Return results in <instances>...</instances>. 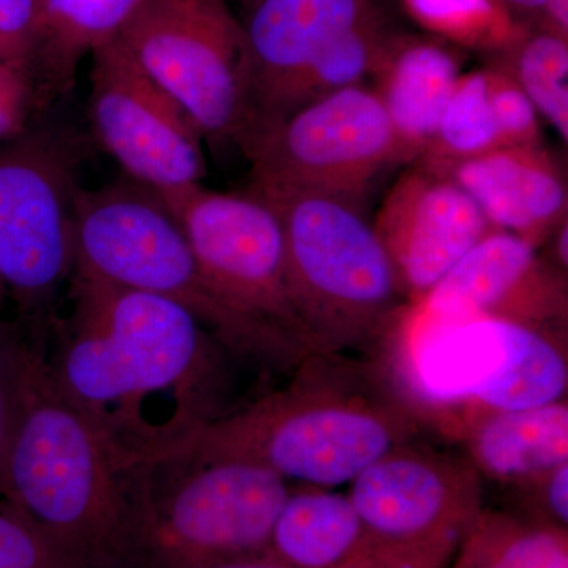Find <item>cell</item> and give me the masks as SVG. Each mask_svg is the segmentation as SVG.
Returning a JSON list of instances; mask_svg holds the SVG:
<instances>
[{"label":"cell","instance_id":"cell-1","mask_svg":"<svg viewBox=\"0 0 568 568\" xmlns=\"http://www.w3.org/2000/svg\"><path fill=\"white\" fill-rule=\"evenodd\" d=\"M73 310L50 321L47 349L63 394L151 462L162 448L152 399L168 396L200 428L226 416L237 361L178 302L71 268Z\"/></svg>","mask_w":568,"mask_h":568},{"label":"cell","instance_id":"cell-2","mask_svg":"<svg viewBox=\"0 0 568 568\" xmlns=\"http://www.w3.org/2000/svg\"><path fill=\"white\" fill-rule=\"evenodd\" d=\"M13 426L3 499L24 508L88 568H133L151 462L63 394L39 328L7 327Z\"/></svg>","mask_w":568,"mask_h":568},{"label":"cell","instance_id":"cell-3","mask_svg":"<svg viewBox=\"0 0 568 568\" xmlns=\"http://www.w3.org/2000/svg\"><path fill=\"white\" fill-rule=\"evenodd\" d=\"M424 417L395 376L353 355L310 354L280 390L194 429L171 459H235L290 484L336 488L402 444Z\"/></svg>","mask_w":568,"mask_h":568},{"label":"cell","instance_id":"cell-4","mask_svg":"<svg viewBox=\"0 0 568 568\" xmlns=\"http://www.w3.org/2000/svg\"><path fill=\"white\" fill-rule=\"evenodd\" d=\"M254 193L282 222L287 282L315 353L386 349L409 301L361 205L325 194Z\"/></svg>","mask_w":568,"mask_h":568},{"label":"cell","instance_id":"cell-5","mask_svg":"<svg viewBox=\"0 0 568 568\" xmlns=\"http://www.w3.org/2000/svg\"><path fill=\"white\" fill-rule=\"evenodd\" d=\"M73 244V268L178 302L239 364L293 373L306 357L213 293L173 213L148 186L132 181L78 190Z\"/></svg>","mask_w":568,"mask_h":568},{"label":"cell","instance_id":"cell-6","mask_svg":"<svg viewBox=\"0 0 568 568\" xmlns=\"http://www.w3.org/2000/svg\"><path fill=\"white\" fill-rule=\"evenodd\" d=\"M291 484L235 459H166L153 469L133 568H212L267 555Z\"/></svg>","mask_w":568,"mask_h":568},{"label":"cell","instance_id":"cell-7","mask_svg":"<svg viewBox=\"0 0 568 568\" xmlns=\"http://www.w3.org/2000/svg\"><path fill=\"white\" fill-rule=\"evenodd\" d=\"M567 331L499 320L433 328L407 355L410 388L448 433L489 414L566 399Z\"/></svg>","mask_w":568,"mask_h":568},{"label":"cell","instance_id":"cell-8","mask_svg":"<svg viewBox=\"0 0 568 568\" xmlns=\"http://www.w3.org/2000/svg\"><path fill=\"white\" fill-rule=\"evenodd\" d=\"M155 193L181 226L213 293L237 315L316 354L291 294L275 209L252 190L219 193L201 183Z\"/></svg>","mask_w":568,"mask_h":568},{"label":"cell","instance_id":"cell-9","mask_svg":"<svg viewBox=\"0 0 568 568\" xmlns=\"http://www.w3.org/2000/svg\"><path fill=\"white\" fill-rule=\"evenodd\" d=\"M481 481L465 455L416 439L366 467L347 496L381 568H446L485 507Z\"/></svg>","mask_w":568,"mask_h":568},{"label":"cell","instance_id":"cell-10","mask_svg":"<svg viewBox=\"0 0 568 568\" xmlns=\"http://www.w3.org/2000/svg\"><path fill=\"white\" fill-rule=\"evenodd\" d=\"M115 39L204 136L241 141L246 40L227 0H144Z\"/></svg>","mask_w":568,"mask_h":568},{"label":"cell","instance_id":"cell-11","mask_svg":"<svg viewBox=\"0 0 568 568\" xmlns=\"http://www.w3.org/2000/svg\"><path fill=\"white\" fill-rule=\"evenodd\" d=\"M261 193H313L361 205L388 168L410 160L379 95L364 84L291 112L246 152Z\"/></svg>","mask_w":568,"mask_h":568},{"label":"cell","instance_id":"cell-12","mask_svg":"<svg viewBox=\"0 0 568 568\" xmlns=\"http://www.w3.org/2000/svg\"><path fill=\"white\" fill-rule=\"evenodd\" d=\"M73 151L67 138L39 126L0 144V282L41 327L73 268Z\"/></svg>","mask_w":568,"mask_h":568},{"label":"cell","instance_id":"cell-13","mask_svg":"<svg viewBox=\"0 0 568 568\" xmlns=\"http://www.w3.org/2000/svg\"><path fill=\"white\" fill-rule=\"evenodd\" d=\"M93 133L133 182L153 192L201 183L204 134L118 39L92 52Z\"/></svg>","mask_w":568,"mask_h":568},{"label":"cell","instance_id":"cell-14","mask_svg":"<svg viewBox=\"0 0 568 568\" xmlns=\"http://www.w3.org/2000/svg\"><path fill=\"white\" fill-rule=\"evenodd\" d=\"M567 278L537 246L493 231L409 306L399 331L425 332L474 320H499L567 331Z\"/></svg>","mask_w":568,"mask_h":568},{"label":"cell","instance_id":"cell-15","mask_svg":"<svg viewBox=\"0 0 568 568\" xmlns=\"http://www.w3.org/2000/svg\"><path fill=\"white\" fill-rule=\"evenodd\" d=\"M373 226L409 306L424 301L467 252L496 231L454 179L426 163L395 183Z\"/></svg>","mask_w":568,"mask_h":568},{"label":"cell","instance_id":"cell-16","mask_svg":"<svg viewBox=\"0 0 568 568\" xmlns=\"http://www.w3.org/2000/svg\"><path fill=\"white\" fill-rule=\"evenodd\" d=\"M375 11L369 0H260L248 10L245 123L239 141L244 152L265 132L297 74Z\"/></svg>","mask_w":568,"mask_h":568},{"label":"cell","instance_id":"cell-17","mask_svg":"<svg viewBox=\"0 0 568 568\" xmlns=\"http://www.w3.org/2000/svg\"><path fill=\"white\" fill-rule=\"evenodd\" d=\"M424 163L454 179L496 230L518 235L537 248L567 220L566 181L540 145Z\"/></svg>","mask_w":568,"mask_h":568},{"label":"cell","instance_id":"cell-18","mask_svg":"<svg viewBox=\"0 0 568 568\" xmlns=\"http://www.w3.org/2000/svg\"><path fill=\"white\" fill-rule=\"evenodd\" d=\"M267 556L291 568H381L349 496L310 485L291 487Z\"/></svg>","mask_w":568,"mask_h":568},{"label":"cell","instance_id":"cell-19","mask_svg":"<svg viewBox=\"0 0 568 568\" xmlns=\"http://www.w3.org/2000/svg\"><path fill=\"white\" fill-rule=\"evenodd\" d=\"M459 437L481 480L523 488L568 463V403L489 414L467 425Z\"/></svg>","mask_w":568,"mask_h":568},{"label":"cell","instance_id":"cell-20","mask_svg":"<svg viewBox=\"0 0 568 568\" xmlns=\"http://www.w3.org/2000/svg\"><path fill=\"white\" fill-rule=\"evenodd\" d=\"M462 74L457 55L428 40L398 39L377 70V95L410 160L435 141Z\"/></svg>","mask_w":568,"mask_h":568},{"label":"cell","instance_id":"cell-21","mask_svg":"<svg viewBox=\"0 0 568 568\" xmlns=\"http://www.w3.org/2000/svg\"><path fill=\"white\" fill-rule=\"evenodd\" d=\"M36 67L55 99L73 88L82 58L114 40L144 0H36Z\"/></svg>","mask_w":568,"mask_h":568},{"label":"cell","instance_id":"cell-22","mask_svg":"<svg viewBox=\"0 0 568 568\" xmlns=\"http://www.w3.org/2000/svg\"><path fill=\"white\" fill-rule=\"evenodd\" d=\"M396 41L398 37L388 31L386 22L381 20L376 11L355 24L353 29L332 41L323 52H320L315 61L310 62L291 82L282 100L276 104L274 118L264 133L305 104L331 93L364 84L366 77H375Z\"/></svg>","mask_w":568,"mask_h":568},{"label":"cell","instance_id":"cell-23","mask_svg":"<svg viewBox=\"0 0 568 568\" xmlns=\"http://www.w3.org/2000/svg\"><path fill=\"white\" fill-rule=\"evenodd\" d=\"M450 568H568V530L481 508Z\"/></svg>","mask_w":568,"mask_h":568},{"label":"cell","instance_id":"cell-24","mask_svg":"<svg viewBox=\"0 0 568 568\" xmlns=\"http://www.w3.org/2000/svg\"><path fill=\"white\" fill-rule=\"evenodd\" d=\"M506 70L528 95L538 114L568 141V43L567 37L544 29L521 32L503 50Z\"/></svg>","mask_w":568,"mask_h":568},{"label":"cell","instance_id":"cell-25","mask_svg":"<svg viewBox=\"0 0 568 568\" xmlns=\"http://www.w3.org/2000/svg\"><path fill=\"white\" fill-rule=\"evenodd\" d=\"M495 149L500 145L489 102L488 69L462 74L424 160L457 162Z\"/></svg>","mask_w":568,"mask_h":568},{"label":"cell","instance_id":"cell-26","mask_svg":"<svg viewBox=\"0 0 568 568\" xmlns=\"http://www.w3.org/2000/svg\"><path fill=\"white\" fill-rule=\"evenodd\" d=\"M406 3L425 28L467 47L503 51L523 32L496 0H406Z\"/></svg>","mask_w":568,"mask_h":568},{"label":"cell","instance_id":"cell-27","mask_svg":"<svg viewBox=\"0 0 568 568\" xmlns=\"http://www.w3.org/2000/svg\"><path fill=\"white\" fill-rule=\"evenodd\" d=\"M0 568H88L54 534L9 499L0 500Z\"/></svg>","mask_w":568,"mask_h":568},{"label":"cell","instance_id":"cell-28","mask_svg":"<svg viewBox=\"0 0 568 568\" xmlns=\"http://www.w3.org/2000/svg\"><path fill=\"white\" fill-rule=\"evenodd\" d=\"M55 100L32 65L0 61V144L32 130Z\"/></svg>","mask_w":568,"mask_h":568},{"label":"cell","instance_id":"cell-29","mask_svg":"<svg viewBox=\"0 0 568 568\" xmlns=\"http://www.w3.org/2000/svg\"><path fill=\"white\" fill-rule=\"evenodd\" d=\"M489 102L495 114L500 148L540 145L538 112L517 81L500 69H488Z\"/></svg>","mask_w":568,"mask_h":568},{"label":"cell","instance_id":"cell-30","mask_svg":"<svg viewBox=\"0 0 568 568\" xmlns=\"http://www.w3.org/2000/svg\"><path fill=\"white\" fill-rule=\"evenodd\" d=\"M514 491L523 507L519 515L568 530V463Z\"/></svg>","mask_w":568,"mask_h":568},{"label":"cell","instance_id":"cell-31","mask_svg":"<svg viewBox=\"0 0 568 568\" xmlns=\"http://www.w3.org/2000/svg\"><path fill=\"white\" fill-rule=\"evenodd\" d=\"M36 52V0H0V61L29 63L37 70Z\"/></svg>","mask_w":568,"mask_h":568},{"label":"cell","instance_id":"cell-32","mask_svg":"<svg viewBox=\"0 0 568 568\" xmlns=\"http://www.w3.org/2000/svg\"><path fill=\"white\" fill-rule=\"evenodd\" d=\"M11 426H13V383L7 327H0V497L6 496V466L9 454Z\"/></svg>","mask_w":568,"mask_h":568},{"label":"cell","instance_id":"cell-33","mask_svg":"<svg viewBox=\"0 0 568 568\" xmlns=\"http://www.w3.org/2000/svg\"><path fill=\"white\" fill-rule=\"evenodd\" d=\"M544 17L547 18V29H549V31L567 37L568 0H548L547 10H545Z\"/></svg>","mask_w":568,"mask_h":568},{"label":"cell","instance_id":"cell-34","mask_svg":"<svg viewBox=\"0 0 568 568\" xmlns=\"http://www.w3.org/2000/svg\"><path fill=\"white\" fill-rule=\"evenodd\" d=\"M555 237L552 242V254H555L556 267L559 271H567L568 267V224L567 220L562 224H559L558 230L551 234Z\"/></svg>","mask_w":568,"mask_h":568},{"label":"cell","instance_id":"cell-35","mask_svg":"<svg viewBox=\"0 0 568 568\" xmlns=\"http://www.w3.org/2000/svg\"><path fill=\"white\" fill-rule=\"evenodd\" d=\"M507 11L515 10L519 13L545 14L548 0H496Z\"/></svg>","mask_w":568,"mask_h":568},{"label":"cell","instance_id":"cell-36","mask_svg":"<svg viewBox=\"0 0 568 568\" xmlns=\"http://www.w3.org/2000/svg\"><path fill=\"white\" fill-rule=\"evenodd\" d=\"M212 568H291L278 562V560L272 559L271 556H260V558L235 560V562L223 564V566H216Z\"/></svg>","mask_w":568,"mask_h":568},{"label":"cell","instance_id":"cell-37","mask_svg":"<svg viewBox=\"0 0 568 568\" xmlns=\"http://www.w3.org/2000/svg\"><path fill=\"white\" fill-rule=\"evenodd\" d=\"M244 2L246 3V7H248V10L252 9L253 6H256L257 2H260V0H244Z\"/></svg>","mask_w":568,"mask_h":568},{"label":"cell","instance_id":"cell-38","mask_svg":"<svg viewBox=\"0 0 568 568\" xmlns=\"http://www.w3.org/2000/svg\"><path fill=\"white\" fill-rule=\"evenodd\" d=\"M3 294H6V286L0 282V304H2Z\"/></svg>","mask_w":568,"mask_h":568}]
</instances>
